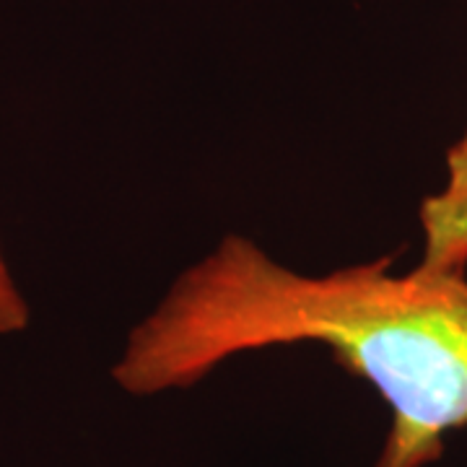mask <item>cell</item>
Here are the masks:
<instances>
[{
	"label": "cell",
	"mask_w": 467,
	"mask_h": 467,
	"mask_svg": "<svg viewBox=\"0 0 467 467\" xmlns=\"http://www.w3.org/2000/svg\"><path fill=\"white\" fill-rule=\"evenodd\" d=\"M29 322V306L18 291L16 278L0 250V335H11L24 330Z\"/></svg>",
	"instance_id": "cell-3"
},
{
	"label": "cell",
	"mask_w": 467,
	"mask_h": 467,
	"mask_svg": "<svg viewBox=\"0 0 467 467\" xmlns=\"http://www.w3.org/2000/svg\"><path fill=\"white\" fill-rule=\"evenodd\" d=\"M420 265L467 270V128L444 159V182L420 202Z\"/></svg>",
	"instance_id": "cell-2"
},
{
	"label": "cell",
	"mask_w": 467,
	"mask_h": 467,
	"mask_svg": "<svg viewBox=\"0 0 467 467\" xmlns=\"http://www.w3.org/2000/svg\"><path fill=\"white\" fill-rule=\"evenodd\" d=\"M317 343L389 410L374 467H429L467 429V275L389 260L304 275L226 236L138 322L115 382L138 398L187 389L239 353Z\"/></svg>",
	"instance_id": "cell-1"
}]
</instances>
